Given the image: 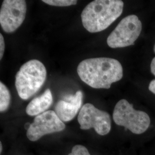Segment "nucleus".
<instances>
[{"mask_svg": "<svg viewBox=\"0 0 155 155\" xmlns=\"http://www.w3.org/2000/svg\"><path fill=\"white\" fill-rule=\"evenodd\" d=\"M77 72L83 82L94 89H110L123 77L121 64L110 58L85 59L79 64Z\"/></svg>", "mask_w": 155, "mask_h": 155, "instance_id": "f257e3e1", "label": "nucleus"}, {"mask_svg": "<svg viewBox=\"0 0 155 155\" xmlns=\"http://www.w3.org/2000/svg\"><path fill=\"white\" fill-rule=\"evenodd\" d=\"M124 2L121 0H95L86 6L81 14L84 28L91 33L108 28L122 14Z\"/></svg>", "mask_w": 155, "mask_h": 155, "instance_id": "f03ea898", "label": "nucleus"}, {"mask_svg": "<svg viewBox=\"0 0 155 155\" xmlns=\"http://www.w3.org/2000/svg\"><path fill=\"white\" fill-rule=\"evenodd\" d=\"M47 70L38 60L32 59L24 63L17 72L15 86L19 97L28 100L36 94L45 83Z\"/></svg>", "mask_w": 155, "mask_h": 155, "instance_id": "7ed1b4c3", "label": "nucleus"}, {"mask_svg": "<svg viewBox=\"0 0 155 155\" xmlns=\"http://www.w3.org/2000/svg\"><path fill=\"white\" fill-rule=\"evenodd\" d=\"M113 118L117 125L124 127L136 134L145 132L150 124V116L147 113L135 110L133 105L124 99L117 103Z\"/></svg>", "mask_w": 155, "mask_h": 155, "instance_id": "20e7f679", "label": "nucleus"}, {"mask_svg": "<svg viewBox=\"0 0 155 155\" xmlns=\"http://www.w3.org/2000/svg\"><path fill=\"white\" fill-rule=\"evenodd\" d=\"M142 23L136 15L124 17L107 39V44L112 48L132 45L141 33Z\"/></svg>", "mask_w": 155, "mask_h": 155, "instance_id": "39448f33", "label": "nucleus"}, {"mask_svg": "<svg viewBox=\"0 0 155 155\" xmlns=\"http://www.w3.org/2000/svg\"><path fill=\"white\" fill-rule=\"evenodd\" d=\"M78 121L81 129L93 128L101 136H105L110 131V115L105 111L97 109L91 104L87 103L82 106L78 117Z\"/></svg>", "mask_w": 155, "mask_h": 155, "instance_id": "423d86ee", "label": "nucleus"}, {"mask_svg": "<svg viewBox=\"0 0 155 155\" xmlns=\"http://www.w3.org/2000/svg\"><path fill=\"white\" fill-rule=\"evenodd\" d=\"M27 12L26 1L4 0L0 10V24L6 33H12L24 22Z\"/></svg>", "mask_w": 155, "mask_h": 155, "instance_id": "0eeeda50", "label": "nucleus"}, {"mask_svg": "<svg viewBox=\"0 0 155 155\" xmlns=\"http://www.w3.org/2000/svg\"><path fill=\"white\" fill-rule=\"evenodd\" d=\"M65 127L55 111H46L35 118L28 127L27 136L29 140L36 141L45 134L61 132Z\"/></svg>", "mask_w": 155, "mask_h": 155, "instance_id": "6e6552de", "label": "nucleus"}, {"mask_svg": "<svg viewBox=\"0 0 155 155\" xmlns=\"http://www.w3.org/2000/svg\"><path fill=\"white\" fill-rule=\"evenodd\" d=\"M83 93L78 90L73 95L60 100L55 106V111L63 122H68L75 117L82 103Z\"/></svg>", "mask_w": 155, "mask_h": 155, "instance_id": "1a4fd4ad", "label": "nucleus"}, {"mask_svg": "<svg viewBox=\"0 0 155 155\" xmlns=\"http://www.w3.org/2000/svg\"><path fill=\"white\" fill-rule=\"evenodd\" d=\"M53 98L50 89H47L41 95L32 100L26 108L29 116H38L47 110L52 104Z\"/></svg>", "mask_w": 155, "mask_h": 155, "instance_id": "9d476101", "label": "nucleus"}, {"mask_svg": "<svg viewBox=\"0 0 155 155\" xmlns=\"http://www.w3.org/2000/svg\"><path fill=\"white\" fill-rule=\"evenodd\" d=\"M11 95L9 89L2 82H0V111L6 110L11 104Z\"/></svg>", "mask_w": 155, "mask_h": 155, "instance_id": "9b49d317", "label": "nucleus"}, {"mask_svg": "<svg viewBox=\"0 0 155 155\" xmlns=\"http://www.w3.org/2000/svg\"><path fill=\"white\" fill-rule=\"evenodd\" d=\"M42 2L50 5L61 7L74 5L77 3L75 0H43Z\"/></svg>", "mask_w": 155, "mask_h": 155, "instance_id": "f8f14e48", "label": "nucleus"}, {"mask_svg": "<svg viewBox=\"0 0 155 155\" xmlns=\"http://www.w3.org/2000/svg\"><path fill=\"white\" fill-rule=\"evenodd\" d=\"M68 155H90V154L85 147L81 145H77L72 148L71 152Z\"/></svg>", "mask_w": 155, "mask_h": 155, "instance_id": "ddd939ff", "label": "nucleus"}, {"mask_svg": "<svg viewBox=\"0 0 155 155\" xmlns=\"http://www.w3.org/2000/svg\"><path fill=\"white\" fill-rule=\"evenodd\" d=\"M5 51V41L2 35L0 34V59L1 60Z\"/></svg>", "mask_w": 155, "mask_h": 155, "instance_id": "4468645a", "label": "nucleus"}, {"mask_svg": "<svg viewBox=\"0 0 155 155\" xmlns=\"http://www.w3.org/2000/svg\"><path fill=\"white\" fill-rule=\"evenodd\" d=\"M149 90L152 93L155 94V79L152 80L150 83Z\"/></svg>", "mask_w": 155, "mask_h": 155, "instance_id": "2eb2a0df", "label": "nucleus"}, {"mask_svg": "<svg viewBox=\"0 0 155 155\" xmlns=\"http://www.w3.org/2000/svg\"><path fill=\"white\" fill-rule=\"evenodd\" d=\"M150 71L155 76V57L152 59L150 63Z\"/></svg>", "mask_w": 155, "mask_h": 155, "instance_id": "dca6fc26", "label": "nucleus"}, {"mask_svg": "<svg viewBox=\"0 0 155 155\" xmlns=\"http://www.w3.org/2000/svg\"><path fill=\"white\" fill-rule=\"evenodd\" d=\"M2 144H1H1H0V147H1V149H0V151H1V152H2Z\"/></svg>", "mask_w": 155, "mask_h": 155, "instance_id": "f3484780", "label": "nucleus"}, {"mask_svg": "<svg viewBox=\"0 0 155 155\" xmlns=\"http://www.w3.org/2000/svg\"><path fill=\"white\" fill-rule=\"evenodd\" d=\"M153 51H154V52H155V45H154V48H153Z\"/></svg>", "mask_w": 155, "mask_h": 155, "instance_id": "a211bd4d", "label": "nucleus"}]
</instances>
